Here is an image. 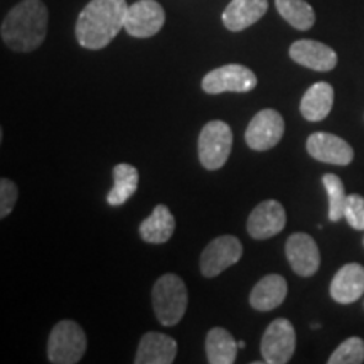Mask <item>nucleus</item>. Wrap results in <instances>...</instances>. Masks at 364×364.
I'll return each mask as SVG.
<instances>
[{"mask_svg":"<svg viewBox=\"0 0 364 364\" xmlns=\"http://www.w3.org/2000/svg\"><path fill=\"white\" fill-rule=\"evenodd\" d=\"M113 179L115 184L107 196V201L110 206H122L139 188V171L130 164H117L113 167Z\"/></svg>","mask_w":364,"mask_h":364,"instance_id":"4be33fe9","label":"nucleus"},{"mask_svg":"<svg viewBox=\"0 0 364 364\" xmlns=\"http://www.w3.org/2000/svg\"><path fill=\"white\" fill-rule=\"evenodd\" d=\"M152 304L157 321L171 327L179 324L188 309V289L184 280L174 273H166L154 284Z\"/></svg>","mask_w":364,"mask_h":364,"instance_id":"7ed1b4c3","label":"nucleus"},{"mask_svg":"<svg viewBox=\"0 0 364 364\" xmlns=\"http://www.w3.org/2000/svg\"><path fill=\"white\" fill-rule=\"evenodd\" d=\"M290 58L297 65L309 70L327 73L338 65V54L329 46L312 39H299L290 46Z\"/></svg>","mask_w":364,"mask_h":364,"instance_id":"4468645a","label":"nucleus"},{"mask_svg":"<svg viewBox=\"0 0 364 364\" xmlns=\"http://www.w3.org/2000/svg\"><path fill=\"white\" fill-rule=\"evenodd\" d=\"M268 11V0H231L223 12L221 21L228 31L241 33L257 24Z\"/></svg>","mask_w":364,"mask_h":364,"instance_id":"dca6fc26","label":"nucleus"},{"mask_svg":"<svg viewBox=\"0 0 364 364\" xmlns=\"http://www.w3.org/2000/svg\"><path fill=\"white\" fill-rule=\"evenodd\" d=\"M329 364H361L364 363V341L361 338H349L338 346L331 358Z\"/></svg>","mask_w":364,"mask_h":364,"instance_id":"393cba45","label":"nucleus"},{"mask_svg":"<svg viewBox=\"0 0 364 364\" xmlns=\"http://www.w3.org/2000/svg\"><path fill=\"white\" fill-rule=\"evenodd\" d=\"M166 11L156 0H139L129 6L124 29L139 39L152 38L164 27Z\"/></svg>","mask_w":364,"mask_h":364,"instance_id":"9d476101","label":"nucleus"},{"mask_svg":"<svg viewBox=\"0 0 364 364\" xmlns=\"http://www.w3.org/2000/svg\"><path fill=\"white\" fill-rule=\"evenodd\" d=\"M363 306H364V304H363Z\"/></svg>","mask_w":364,"mask_h":364,"instance_id":"c756f323","label":"nucleus"},{"mask_svg":"<svg viewBox=\"0 0 364 364\" xmlns=\"http://www.w3.org/2000/svg\"><path fill=\"white\" fill-rule=\"evenodd\" d=\"M233 149V130L223 120H213L199 134V161L208 171H218L225 166Z\"/></svg>","mask_w":364,"mask_h":364,"instance_id":"39448f33","label":"nucleus"},{"mask_svg":"<svg viewBox=\"0 0 364 364\" xmlns=\"http://www.w3.org/2000/svg\"><path fill=\"white\" fill-rule=\"evenodd\" d=\"M127 0H91L76 21V39L81 48L98 51L107 48L125 27Z\"/></svg>","mask_w":364,"mask_h":364,"instance_id":"f257e3e1","label":"nucleus"},{"mask_svg":"<svg viewBox=\"0 0 364 364\" xmlns=\"http://www.w3.org/2000/svg\"><path fill=\"white\" fill-rule=\"evenodd\" d=\"M240 346L223 327H213L206 336V356L211 364H233Z\"/></svg>","mask_w":364,"mask_h":364,"instance_id":"412c9836","label":"nucleus"},{"mask_svg":"<svg viewBox=\"0 0 364 364\" xmlns=\"http://www.w3.org/2000/svg\"><path fill=\"white\" fill-rule=\"evenodd\" d=\"M88 341L78 322L59 321L53 327L48 341V358L54 364H76L85 356Z\"/></svg>","mask_w":364,"mask_h":364,"instance_id":"20e7f679","label":"nucleus"},{"mask_svg":"<svg viewBox=\"0 0 364 364\" xmlns=\"http://www.w3.org/2000/svg\"><path fill=\"white\" fill-rule=\"evenodd\" d=\"M344 218L349 226L358 231H364V198L359 194L348 196L344 209Z\"/></svg>","mask_w":364,"mask_h":364,"instance_id":"a878e982","label":"nucleus"},{"mask_svg":"<svg viewBox=\"0 0 364 364\" xmlns=\"http://www.w3.org/2000/svg\"><path fill=\"white\" fill-rule=\"evenodd\" d=\"M332 105H334V88L326 81H318L302 97L300 113L309 122H321L329 115Z\"/></svg>","mask_w":364,"mask_h":364,"instance_id":"6ab92c4d","label":"nucleus"},{"mask_svg":"<svg viewBox=\"0 0 364 364\" xmlns=\"http://www.w3.org/2000/svg\"><path fill=\"white\" fill-rule=\"evenodd\" d=\"M238 346H240V349H243L247 344H245V341H238Z\"/></svg>","mask_w":364,"mask_h":364,"instance_id":"cd10ccee","label":"nucleus"},{"mask_svg":"<svg viewBox=\"0 0 364 364\" xmlns=\"http://www.w3.org/2000/svg\"><path fill=\"white\" fill-rule=\"evenodd\" d=\"M243 255V245L233 235L218 236L203 250L201 253V273L206 279H215L226 270L236 265Z\"/></svg>","mask_w":364,"mask_h":364,"instance_id":"0eeeda50","label":"nucleus"},{"mask_svg":"<svg viewBox=\"0 0 364 364\" xmlns=\"http://www.w3.org/2000/svg\"><path fill=\"white\" fill-rule=\"evenodd\" d=\"M285 255L292 270L299 277L316 275L321 267V253L316 240L307 233H294L285 243Z\"/></svg>","mask_w":364,"mask_h":364,"instance_id":"9b49d317","label":"nucleus"},{"mask_svg":"<svg viewBox=\"0 0 364 364\" xmlns=\"http://www.w3.org/2000/svg\"><path fill=\"white\" fill-rule=\"evenodd\" d=\"M275 7L294 29L309 31L316 24V12L306 0H275Z\"/></svg>","mask_w":364,"mask_h":364,"instance_id":"5701e85b","label":"nucleus"},{"mask_svg":"<svg viewBox=\"0 0 364 364\" xmlns=\"http://www.w3.org/2000/svg\"><path fill=\"white\" fill-rule=\"evenodd\" d=\"M49 12L43 0H22L4 17L0 36L16 53H33L48 36Z\"/></svg>","mask_w":364,"mask_h":364,"instance_id":"f03ea898","label":"nucleus"},{"mask_svg":"<svg viewBox=\"0 0 364 364\" xmlns=\"http://www.w3.org/2000/svg\"><path fill=\"white\" fill-rule=\"evenodd\" d=\"M287 225L285 209L275 199L258 204L248 218L247 230L255 240H268L282 233Z\"/></svg>","mask_w":364,"mask_h":364,"instance_id":"ddd939ff","label":"nucleus"},{"mask_svg":"<svg viewBox=\"0 0 364 364\" xmlns=\"http://www.w3.org/2000/svg\"><path fill=\"white\" fill-rule=\"evenodd\" d=\"M287 290H289V287H287V280L282 275L272 273V275L263 277L260 282H257L252 294H250V306L260 312L273 311L284 304Z\"/></svg>","mask_w":364,"mask_h":364,"instance_id":"a211bd4d","label":"nucleus"},{"mask_svg":"<svg viewBox=\"0 0 364 364\" xmlns=\"http://www.w3.org/2000/svg\"><path fill=\"white\" fill-rule=\"evenodd\" d=\"M295 329L289 318H275L262 338L260 351L267 364H285L295 353Z\"/></svg>","mask_w":364,"mask_h":364,"instance_id":"6e6552de","label":"nucleus"},{"mask_svg":"<svg viewBox=\"0 0 364 364\" xmlns=\"http://www.w3.org/2000/svg\"><path fill=\"white\" fill-rule=\"evenodd\" d=\"M176 230V218L169 211V208L159 204L154 208L149 218H145L140 225V236L144 241L154 245L166 243L172 238Z\"/></svg>","mask_w":364,"mask_h":364,"instance_id":"aec40b11","label":"nucleus"},{"mask_svg":"<svg viewBox=\"0 0 364 364\" xmlns=\"http://www.w3.org/2000/svg\"><path fill=\"white\" fill-rule=\"evenodd\" d=\"M257 76L250 68L243 65H226L209 71L203 78V90L209 95H220L233 91V93H248L257 88Z\"/></svg>","mask_w":364,"mask_h":364,"instance_id":"423d86ee","label":"nucleus"},{"mask_svg":"<svg viewBox=\"0 0 364 364\" xmlns=\"http://www.w3.org/2000/svg\"><path fill=\"white\" fill-rule=\"evenodd\" d=\"M322 184H324L327 199H329V220L332 223H338L344 218L346 201H348L343 181L339 176L329 172V174L322 176Z\"/></svg>","mask_w":364,"mask_h":364,"instance_id":"b1692460","label":"nucleus"},{"mask_svg":"<svg viewBox=\"0 0 364 364\" xmlns=\"http://www.w3.org/2000/svg\"><path fill=\"white\" fill-rule=\"evenodd\" d=\"M307 152L316 161L332 164V166H349L354 159L351 145L329 132H316L309 136Z\"/></svg>","mask_w":364,"mask_h":364,"instance_id":"f8f14e48","label":"nucleus"},{"mask_svg":"<svg viewBox=\"0 0 364 364\" xmlns=\"http://www.w3.org/2000/svg\"><path fill=\"white\" fill-rule=\"evenodd\" d=\"M19 199V189L11 179L0 181V218H7Z\"/></svg>","mask_w":364,"mask_h":364,"instance_id":"bb28decb","label":"nucleus"},{"mask_svg":"<svg viewBox=\"0 0 364 364\" xmlns=\"http://www.w3.org/2000/svg\"><path fill=\"white\" fill-rule=\"evenodd\" d=\"M363 245H364V238H363Z\"/></svg>","mask_w":364,"mask_h":364,"instance_id":"c85d7f7f","label":"nucleus"},{"mask_svg":"<svg viewBox=\"0 0 364 364\" xmlns=\"http://www.w3.org/2000/svg\"><path fill=\"white\" fill-rule=\"evenodd\" d=\"M285 132V122L277 110L267 108L258 112L245 132V142L252 150L265 152L280 142Z\"/></svg>","mask_w":364,"mask_h":364,"instance_id":"1a4fd4ad","label":"nucleus"},{"mask_svg":"<svg viewBox=\"0 0 364 364\" xmlns=\"http://www.w3.org/2000/svg\"><path fill=\"white\" fill-rule=\"evenodd\" d=\"M177 356V343L162 332H147L140 341L135 364H171Z\"/></svg>","mask_w":364,"mask_h":364,"instance_id":"f3484780","label":"nucleus"},{"mask_svg":"<svg viewBox=\"0 0 364 364\" xmlns=\"http://www.w3.org/2000/svg\"><path fill=\"white\" fill-rule=\"evenodd\" d=\"M331 297L338 304L358 302L364 294V267L359 263H348L336 273L331 282Z\"/></svg>","mask_w":364,"mask_h":364,"instance_id":"2eb2a0df","label":"nucleus"}]
</instances>
